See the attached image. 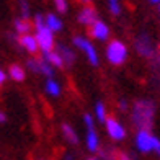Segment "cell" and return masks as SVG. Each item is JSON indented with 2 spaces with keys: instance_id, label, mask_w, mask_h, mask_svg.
<instances>
[{
  "instance_id": "cell-1",
  "label": "cell",
  "mask_w": 160,
  "mask_h": 160,
  "mask_svg": "<svg viewBox=\"0 0 160 160\" xmlns=\"http://www.w3.org/2000/svg\"><path fill=\"white\" fill-rule=\"evenodd\" d=\"M155 101H152L149 98H141L132 103V110H131V119L132 124L137 129H150L154 126L155 119Z\"/></svg>"
},
{
  "instance_id": "cell-2",
  "label": "cell",
  "mask_w": 160,
  "mask_h": 160,
  "mask_svg": "<svg viewBox=\"0 0 160 160\" xmlns=\"http://www.w3.org/2000/svg\"><path fill=\"white\" fill-rule=\"evenodd\" d=\"M136 149L141 154L154 152L160 157V139L150 132V129H137L136 134Z\"/></svg>"
},
{
  "instance_id": "cell-3",
  "label": "cell",
  "mask_w": 160,
  "mask_h": 160,
  "mask_svg": "<svg viewBox=\"0 0 160 160\" xmlns=\"http://www.w3.org/2000/svg\"><path fill=\"white\" fill-rule=\"evenodd\" d=\"M105 54H106V61L111 65H116V67H118V65H122L128 61L129 49L121 39H113V41L108 42Z\"/></svg>"
},
{
  "instance_id": "cell-4",
  "label": "cell",
  "mask_w": 160,
  "mask_h": 160,
  "mask_svg": "<svg viewBox=\"0 0 160 160\" xmlns=\"http://www.w3.org/2000/svg\"><path fill=\"white\" fill-rule=\"evenodd\" d=\"M134 49L141 57H145V59H155V56L158 54L155 41L147 31H142V33H139L136 36Z\"/></svg>"
},
{
  "instance_id": "cell-5",
  "label": "cell",
  "mask_w": 160,
  "mask_h": 160,
  "mask_svg": "<svg viewBox=\"0 0 160 160\" xmlns=\"http://www.w3.org/2000/svg\"><path fill=\"white\" fill-rule=\"evenodd\" d=\"M72 42H74V46H75L77 49H80V51L85 54V57L88 59V62H90L92 65L98 67V65H100V56H98L97 48L93 46V41H90L88 38H85V36L77 34V36H74Z\"/></svg>"
},
{
  "instance_id": "cell-6",
  "label": "cell",
  "mask_w": 160,
  "mask_h": 160,
  "mask_svg": "<svg viewBox=\"0 0 160 160\" xmlns=\"http://www.w3.org/2000/svg\"><path fill=\"white\" fill-rule=\"evenodd\" d=\"M36 33V41H38V46H39V51L42 54L44 52H49V51H54V46H56V41H54V33L49 30L46 25H42L39 28H34Z\"/></svg>"
},
{
  "instance_id": "cell-7",
  "label": "cell",
  "mask_w": 160,
  "mask_h": 160,
  "mask_svg": "<svg viewBox=\"0 0 160 160\" xmlns=\"http://www.w3.org/2000/svg\"><path fill=\"white\" fill-rule=\"evenodd\" d=\"M83 122H85V128H87V137H85L87 147H88L90 152H98L100 150V137L97 134L95 124H93V116L88 114V113L83 114Z\"/></svg>"
},
{
  "instance_id": "cell-8",
  "label": "cell",
  "mask_w": 160,
  "mask_h": 160,
  "mask_svg": "<svg viewBox=\"0 0 160 160\" xmlns=\"http://www.w3.org/2000/svg\"><path fill=\"white\" fill-rule=\"evenodd\" d=\"M28 69H30L33 74L42 75L46 78H52L54 77V67L44 59V57H42V59H36V57L28 59Z\"/></svg>"
},
{
  "instance_id": "cell-9",
  "label": "cell",
  "mask_w": 160,
  "mask_h": 160,
  "mask_svg": "<svg viewBox=\"0 0 160 160\" xmlns=\"http://www.w3.org/2000/svg\"><path fill=\"white\" fill-rule=\"evenodd\" d=\"M105 126H106L108 136H110L113 141H122L126 137V128L122 126V122H119V119L108 118L106 122H105Z\"/></svg>"
},
{
  "instance_id": "cell-10",
  "label": "cell",
  "mask_w": 160,
  "mask_h": 160,
  "mask_svg": "<svg viewBox=\"0 0 160 160\" xmlns=\"http://www.w3.org/2000/svg\"><path fill=\"white\" fill-rule=\"evenodd\" d=\"M88 33H90V38L97 39V41H108V38H110V28H108L106 23H103L100 20H97L90 26Z\"/></svg>"
},
{
  "instance_id": "cell-11",
  "label": "cell",
  "mask_w": 160,
  "mask_h": 160,
  "mask_svg": "<svg viewBox=\"0 0 160 160\" xmlns=\"http://www.w3.org/2000/svg\"><path fill=\"white\" fill-rule=\"evenodd\" d=\"M20 46L23 48L25 51H28L30 54H36L39 51V46H38V41H36V36L31 34V33H28V34H21L20 36Z\"/></svg>"
},
{
  "instance_id": "cell-12",
  "label": "cell",
  "mask_w": 160,
  "mask_h": 160,
  "mask_svg": "<svg viewBox=\"0 0 160 160\" xmlns=\"http://www.w3.org/2000/svg\"><path fill=\"white\" fill-rule=\"evenodd\" d=\"M97 21V12L93 7H83L82 10L78 12V23L80 25H83V26H92L93 23Z\"/></svg>"
},
{
  "instance_id": "cell-13",
  "label": "cell",
  "mask_w": 160,
  "mask_h": 160,
  "mask_svg": "<svg viewBox=\"0 0 160 160\" xmlns=\"http://www.w3.org/2000/svg\"><path fill=\"white\" fill-rule=\"evenodd\" d=\"M44 92L48 93L49 97H61V93H62V87L61 83L57 82V80L52 77V78H46V82H44Z\"/></svg>"
},
{
  "instance_id": "cell-14",
  "label": "cell",
  "mask_w": 160,
  "mask_h": 160,
  "mask_svg": "<svg viewBox=\"0 0 160 160\" xmlns=\"http://www.w3.org/2000/svg\"><path fill=\"white\" fill-rule=\"evenodd\" d=\"M44 25L52 33H59L62 30V20L57 15H54V13H48V15L44 17Z\"/></svg>"
},
{
  "instance_id": "cell-15",
  "label": "cell",
  "mask_w": 160,
  "mask_h": 160,
  "mask_svg": "<svg viewBox=\"0 0 160 160\" xmlns=\"http://www.w3.org/2000/svg\"><path fill=\"white\" fill-rule=\"evenodd\" d=\"M13 26H15V31L20 36L21 34H28V33L31 31V28H34L31 21L26 20V18H17L15 21H13Z\"/></svg>"
},
{
  "instance_id": "cell-16",
  "label": "cell",
  "mask_w": 160,
  "mask_h": 160,
  "mask_svg": "<svg viewBox=\"0 0 160 160\" xmlns=\"http://www.w3.org/2000/svg\"><path fill=\"white\" fill-rule=\"evenodd\" d=\"M57 52H59L62 56V59H64V64H67V65H72L75 62V52L72 51L70 48H67L65 44H57Z\"/></svg>"
},
{
  "instance_id": "cell-17",
  "label": "cell",
  "mask_w": 160,
  "mask_h": 160,
  "mask_svg": "<svg viewBox=\"0 0 160 160\" xmlns=\"http://www.w3.org/2000/svg\"><path fill=\"white\" fill-rule=\"evenodd\" d=\"M44 59L52 65V67H56V69H61V67H64V59H62V56L57 52V51H49V52H44Z\"/></svg>"
},
{
  "instance_id": "cell-18",
  "label": "cell",
  "mask_w": 160,
  "mask_h": 160,
  "mask_svg": "<svg viewBox=\"0 0 160 160\" xmlns=\"http://www.w3.org/2000/svg\"><path fill=\"white\" fill-rule=\"evenodd\" d=\"M8 75L12 77V80H15V82H23L25 77H26V72H25V69L21 67V65L12 64L10 69H8Z\"/></svg>"
},
{
  "instance_id": "cell-19",
  "label": "cell",
  "mask_w": 160,
  "mask_h": 160,
  "mask_svg": "<svg viewBox=\"0 0 160 160\" xmlns=\"http://www.w3.org/2000/svg\"><path fill=\"white\" fill-rule=\"evenodd\" d=\"M62 134H64L65 139H67V142H70V144H77L78 142V136L75 132V129L72 128L70 124H62Z\"/></svg>"
},
{
  "instance_id": "cell-20",
  "label": "cell",
  "mask_w": 160,
  "mask_h": 160,
  "mask_svg": "<svg viewBox=\"0 0 160 160\" xmlns=\"http://www.w3.org/2000/svg\"><path fill=\"white\" fill-rule=\"evenodd\" d=\"M95 118L100 122H106V119H108V110H106V105L103 103V101H97V105H95Z\"/></svg>"
},
{
  "instance_id": "cell-21",
  "label": "cell",
  "mask_w": 160,
  "mask_h": 160,
  "mask_svg": "<svg viewBox=\"0 0 160 160\" xmlns=\"http://www.w3.org/2000/svg\"><path fill=\"white\" fill-rule=\"evenodd\" d=\"M108 2V10L113 17H119L121 12H122V7L119 3V0H106Z\"/></svg>"
},
{
  "instance_id": "cell-22",
  "label": "cell",
  "mask_w": 160,
  "mask_h": 160,
  "mask_svg": "<svg viewBox=\"0 0 160 160\" xmlns=\"http://www.w3.org/2000/svg\"><path fill=\"white\" fill-rule=\"evenodd\" d=\"M54 7H56L57 13H65V12L69 10L67 0H54Z\"/></svg>"
},
{
  "instance_id": "cell-23",
  "label": "cell",
  "mask_w": 160,
  "mask_h": 160,
  "mask_svg": "<svg viewBox=\"0 0 160 160\" xmlns=\"http://www.w3.org/2000/svg\"><path fill=\"white\" fill-rule=\"evenodd\" d=\"M20 13L21 18H30V5H28L26 0H20Z\"/></svg>"
},
{
  "instance_id": "cell-24",
  "label": "cell",
  "mask_w": 160,
  "mask_h": 160,
  "mask_svg": "<svg viewBox=\"0 0 160 160\" xmlns=\"http://www.w3.org/2000/svg\"><path fill=\"white\" fill-rule=\"evenodd\" d=\"M114 160H131V157L128 154H124V152H116Z\"/></svg>"
},
{
  "instance_id": "cell-25",
  "label": "cell",
  "mask_w": 160,
  "mask_h": 160,
  "mask_svg": "<svg viewBox=\"0 0 160 160\" xmlns=\"http://www.w3.org/2000/svg\"><path fill=\"white\" fill-rule=\"evenodd\" d=\"M118 106L121 108V110H122V111H126V110H128V101H126L124 98H121V100L118 101Z\"/></svg>"
},
{
  "instance_id": "cell-26",
  "label": "cell",
  "mask_w": 160,
  "mask_h": 160,
  "mask_svg": "<svg viewBox=\"0 0 160 160\" xmlns=\"http://www.w3.org/2000/svg\"><path fill=\"white\" fill-rule=\"evenodd\" d=\"M5 78H7V75H5V72L0 69V87H2L3 83H5Z\"/></svg>"
},
{
  "instance_id": "cell-27",
  "label": "cell",
  "mask_w": 160,
  "mask_h": 160,
  "mask_svg": "<svg viewBox=\"0 0 160 160\" xmlns=\"http://www.w3.org/2000/svg\"><path fill=\"white\" fill-rule=\"evenodd\" d=\"M155 64H157V67H158V80H160V51H158V54L155 56Z\"/></svg>"
},
{
  "instance_id": "cell-28",
  "label": "cell",
  "mask_w": 160,
  "mask_h": 160,
  "mask_svg": "<svg viewBox=\"0 0 160 160\" xmlns=\"http://www.w3.org/2000/svg\"><path fill=\"white\" fill-rule=\"evenodd\" d=\"M5 121H7V116H5V113L0 111V122H5Z\"/></svg>"
},
{
  "instance_id": "cell-29",
  "label": "cell",
  "mask_w": 160,
  "mask_h": 160,
  "mask_svg": "<svg viewBox=\"0 0 160 160\" xmlns=\"http://www.w3.org/2000/svg\"><path fill=\"white\" fill-rule=\"evenodd\" d=\"M150 3H155V5H160V0H149Z\"/></svg>"
},
{
  "instance_id": "cell-30",
  "label": "cell",
  "mask_w": 160,
  "mask_h": 160,
  "mask_svg": "<svg viewBox=\"0 0 160 160\" xmlns=\"http://www.w3.org/2000/svg\"><path fill=\"white\" fill-rule=\"evenodd\" d=\"M78 2H82V3H88V2H92V0H78Z\"/></svg>"
},
{
  "instance_id": "cell-31",
  "label": "cell",
  "mask_w": 160,
  "mask_h": 160,
  "mask_svg": "<svg viewBox=\"0 0 160 160\" xmlns=\"http://www.w3.org/2000/svg\"><path fill=\"white\" fill-rule=\"evenodd\" d=\"M65 160H74V157H72V155H67V157H65Z\"/></svg>"
},
{
  "instance_id": "cell-32",
  "label": "cell",
  "mask_w": 160,
  "mask_h": 160,
  "mask_svg": "<svg viewBox=\"0 0 160 160\" xmlns=\"http://www.w3.org/2000/svg\"><path fill=\"white\" fill-rule=\"evenodd\" d=\"M88 160H100V158H97V157H92V158H88Z\"/></svg>"
},
{
  "instance_id": "cell-33",
  "label": "cell",
  "mask_w": 160,
  "mask_h": 160,
  "mask_svg": "<svg viewBox=\"0 0 160 160\" xmlns=\"http://www.w3.org/2000/svg\"><path fill=\"white\" fill-rule=\"evenodd\" d=\"M158 13H160V5H158Z\"/></svg>"
}]
</instances>
